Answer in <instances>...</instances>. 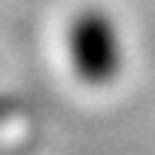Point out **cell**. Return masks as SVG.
<instances>
[{
    "label": "cell",
    "instance_id": "obj_1",
    "mask_svg": "<svg viewBox=\"0 0 155 155\" xmlns=\"http://www.w3.org/2000/svg\"><path fill=\"white\" fill-rule=\"evenodd\" d=\"M70 61L85 82L101 85L119 73V37L104 15H85L70 28Z\"/></svg>",
    "mask_w": 155,
    "mask_h": 155
}]
</instances>
